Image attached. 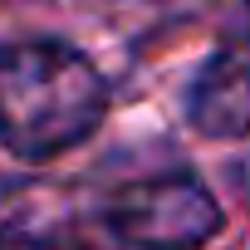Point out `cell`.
Segmentation results:
<instances>
[{
    "label": "cell",
    "instance_id": "1",
    "mask_svg": "<svg viewBox=\"0 0 250 250\" xmlns=\"http://www.w3.org/2000/svg\"><path fill=\"white\" fill-rule=\"evenodd\" d=\"M108 113V83L88 54L64 40L0 49V143L25 162L79 147Z\"/></svg>",
    "mask_w": 250,
    "mask_h": 250
},
{
    "label": "cell",
    "instance_id": "3",
    "mask_svg": "<svg viewBox=\"0 0 250 250\" xmlns=\"http://www.w3.org/2000/svg\"><path fill=\"white\" fill-rule=\"evenodd\" d=\"M187 118L206 138L250 133V20L230 25L187 93Z\"/></svg>",
    "mask_w": 250,
    "mask_h": 250
},
{
    "label": "cell",
    "instance_id": "5",
    "mask_svg": "<svg viewBox=\"0 0 250 250\" xmlns=\"http://www.w3.org/2000/svg\"><path fill=\"white\" fill-rule=\"evenodd\" d=\"M245 5H250V0H245Z\"/></svg>",
    "mask_w": 250,
    "mask_h": 250
},
{
    "label": "cell",
    "instance_id": "4",
    "mask_svg": "<svg viewBox=\"0 0 250 250\" xmlns=\"http://www.w3.org/2000/svg\"><path fill=\"white\" fill-rule=\"evenodd\" d=\"M0 250H88L64 221H10L0 226Z\"/></svg>",
    "mask_w": 250,
    "mask_h": 250
},
{
    "label": "cell",
    "instance_id": "2",
    "mask_svg": "<svg viewBox=\"0 0 250 250\" xmlns=\"http://www.w3.org/2000/svg\"><path fill=\"white\" fill-rule=\"evenodd\" d=\"M103 226L133 250H201L221 235V206L196 177H143L108 196Z\"/></svg>",
    "mask_w": 250,
    "mask_h": 250
}]
</instances>
